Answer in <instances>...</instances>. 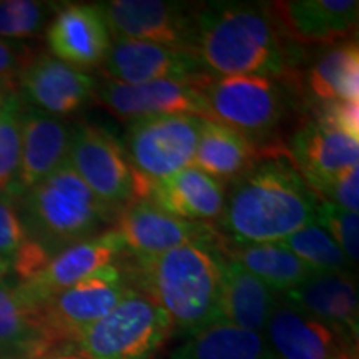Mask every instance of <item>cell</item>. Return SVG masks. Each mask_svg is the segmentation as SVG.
Wrapping results in <instances>:
<instances>
[{"label": "cell", "instance_id": "obj_35", "mask_svg": "<svg viewBox=\"0 0 359 359\" xmlns=\"http://www.w3.org/2000/svg\"><path fill=\"white\" fill-rule=\"evenodd\" d=\"M359 168L354 167L348 172L341 173L339 177L331 180L323 190L318 193V196L331 203L348 210V212L358 213L359 210Z\"/></svg>", "mask_w": 359, "mask_h": 359}, {"label": "cell", "instance_id": "obj_38", "mask_svg": "<svg viewBox=\"0 0 359 359\" xmlns=\"http://www.w3.org/2000/svg\"><path fill=\"white\" fill-rule=\"evenodd\" d=\"M11 269H12L11 263H7L6 259L0 258V283H2V280L8 275V273H11Z\"/></svg>", "mask_w": 359, "mask_h": 359}, {"label": "cell", "instance_id": "obj_15", "mask_svg": "<svg viewBox=\"0 0 359 359\" xmlns=\"http://www.w3.org/2000/svg\"><path fill=\"white\" fill-rule=\"evenodd\" d=\"M95 100L125 122L156 115H193L210 120L206 98L198 85L182 82L120 83L107 79L98 83Z\"/></svg>", "mask_w": 359, "mask_h": 359}, {"label": "cell", "instance_id": "obj_30", "mask_svg": "<svg viewBox=\"0 0 359 359\" xmlns=\"http://www.w3.org/2000/svg\"><path fill=\"white\" fill-rule=\"evenodd\" d=\"M278 243L290 250L314 273H349V259L343 250L316 223L308 224Z\"/></svg>", "mask_w": 359, "mask_h": 359}, {"label": "cell", "instance_id": "obj_24", "mask_svg": "<svg viewBox=\"0 0 359 359\" xmlns=\"http://www.w3.org/2000/svg\"><path fill=\"white\" fill-rule=\"evenodd\" d=\"M48 351L40 306L19 286L0 283V359H39Z\"/></svg>", "mask_w": 359, "mask_h": 359}, {"label": "cell", "instance_id": "obj_19", "mask_svg": "<svg viewBox=\"0 0 359 359\" xmlns=\"http://www.w3.org/2000/svg\"><path fill=\"white\" fill-rule=\"evenodd\" d=\"M135 198L150 201L187 222L212 224L223 215L226 187L201 170L188 167L158 182L135 178Z\"/></svg>", "mask_w": 359, "mask_h": 359}, {"label": "cell", "instance_id": "obj_22", "mask_svg": "<svg viewBox=\"0 0 359 359\" xmlns=\"http://www.w3.org/2000/svg\"><path fill=\"white\" fill-rule=\"evenodd\" d=\"M280 298L314 320L358 339L359 299L351 273H313Z\"/></svg>", "mask_w": 359, "mask_h": 359}, {"label": "cell", "instance_id": "obj_13", "mask_svg": "<svg viewBox=\"0 0 359 359\" xmlns=\"http://www.w3.org/2000/svg\"><path fill=\"white\" fill-rule=\"evenodd\" d=\"M17 85V93L25 105L62 118L77 114L95 100L98 82L85 70L40 53L24 65Z\"/></svg>", "mask_w": 359, "mask_h": 359}, {"label": "cell", "instance_id": "obj_3", "mask_svg": "<svg viewBox=\"0 0 359 359\" xmlns=\"http://www.w3.org/2000/svg\"><path fill=\"white\" fill-rule=\"evenodd\" d=\"M195 52L213 77L262 75L281 80L291 60L264 6L203 4L196 13Z\"/></svg>", "mask_w": 359, "mask_h": 359}, {"label": "cell", "instance_id": "obj_23", "mask_svg": "<svg viewBox=\"0 0 359 359\" xmlns=\"http://www.w3.org/2000/svg\"><path fill=\"white\" fill-rule=\"evenodd\" d=\"M280 294L251 275L240 263L224 257L222 271L219 321L263 333Z\"/></svg>", "mask_w": 359, "mask_h": 359}, {"label": "cell", "instance_id": "obj_11", "mask_svg": "<svg viewBox=\"0 0 359 359\" xmlns=\"http://www.w3.org/2000/svg\"><path fill=\"white\" fill-rule=\"evenodd\" d=\"M102 69L109 80L128 85L182 82L201 88L213 77L193 50L130 39H114Z\"/></svg>", "mask_w": 359, "mask_h": 359}, {"label": "cell", "instance_id": "obj_10", "mask_svg": "<svg viewBox=\"0 0 359 359\" xmlns=\"http://www.w3.org/2000/svg\"><path fill=\"white\" fill-rule=\"evenodd\" d=\"M98 6L114 39L142 40L195 52L198 7L193 4L165 0H110Z\"/></svg>", "mask_w": 359, "mask_h": 359}, {"label": "cell", "instance_id": "obj_25", "mask_svg": "<svg viewBox=\"0 0 359 359\" xmlns=\"http://www.w3.org/2000/svg\"><path fill=\"white\" fill-rule=\"evenodd\" d=\"M262 150L231 127L203 120L191 167L222 183L235 182L263 158Z\"/></svg>", "mask_w": 359, "mask_h": 359}, {"label": "cell", "instance_id": "obj_17", "mask_svg": "<svg viewBox=\"0 0 359 359\" xmlns=\"http://www.w3.org/2000/svg\"><path fill=\"white\" fill-rule=\"evenodd\" d=\"M266 11L278 34L299 45H336L356 30L358 0H283Z\"/></svg>", "mask_w": 359, "mask_h": 359}, {"label": "cell", "instance_id": "obj_31", "mask_svg": "<svg viewBox=\"0 0 359 359\" xmlns=\"http://www.w3.org/2000/svg\"><path fill=\"white\" fill-rule=\"evenodd\" d=\"M57 7L34 0H4L0 2V39L35 37L47 25Z\"/></svg>", "mask_w": 359, "mask_h": 359}, {"label": "cell", "instance_id": "obj_1", "mask_svg": "<svg viewBox=\"0 0 359 359\" xmlns=\"http://www.w3.org/2000/svg\"><path fill=\"white\" fill-rule=\"evenodd\" d=\"M218 241H195L122 264L135 291L163 309L172 336H190L219 321L224 255Z\"/></svg>", "mask_w": 359, "mask_h": 359}, {"label": "cell", "instance_id": "obj_32", "mask_svg": "<svg viewBox=\"0 0 359 359\" xmlns=\"http://www.w3.org/2000/svg\"><path fill=\"white\" fill-rule=\"evenodd\" d=\"M316 224L336 241L351 263L359 259V217L318 196Z\"/></svg>", "mask_w": 359, "mask_h": 359}, {"label": "cell", "instance_id": "obj_4", "mask_svg": "<svg viewBox=\"0 0 359 359\" xmlns=\"http://www.w3.org/2000/svg\"><path fill=\"white\" fill-rule=\"evenodd\" d=\"M27 240L50 257L110 230L118 212L93 195L69 161L15 201Z\"/></svg>", "mask_w": 359, "mask_h": 359}, {"label": "cell", "instance_id": "obj_33", "mask_svg": "<svg viewBox=\"0 0 359 359\" xmlns=\"http://www.w3.org/2000/svg\"><path fill=\"white\" fill-rule=\"evenodd\" d=\"M27 241L15 200L0 195V258L11 263Z\"/></svg>", "mask_w": 359, "mask_h": 359}, {"label": "cell", "instance_id": "obj_5", "mask_svg": "<svg viewBox=\"0 0 359 359\" xmlns=\"http://www.w3.org/2000/svg\"><path fill=\"white\" fill-rule=\"evenodd\" d=\"M172 336V323L158 304L132 290L102 320L79 336L74 348L87 359H154Z\"/></svg>", "mask_w": 359, "mask_h": 359}, {"label": "cell", "instance_id": "obj_39", "mask_svg": "<svg viewBox=\"0 0 359 359\" xmlns=\"http://www.w3.org/2000/svg\"><path fill=\"white\" fill-rule=\"evenodd\" d=\"M13 88H7V87H2V85H0V107H2V103H4V98H6V95L8 92H12Z\"/></svg>", "mask_w": 359, "mask_h": 359}, {"label": "cell", "instance_id": "obj_21", "mask_svg": "<svg viewBox=\"0 0 359 359\" xmlns=\"http://www.w3.org/2000/svg\"><path fill=\"white\" fill-rule=\"evenodd\" d=\"M70 133L72 128L62 118L24 103L17 198L64 163L69 155Z\"/></svg>", "mask_w": 359, "mask_h": 359}, {"label": "cell", "instance_id": "obj_27", "mask_svg": "<svg viewBox=\"0 0 359 359\" xmlns=\"http://www.w3.org/2000/svg\"><path fill=\"white\" fill-rule=\"evenodd\" d=\"M168 359H276L263 333L215 323L190 336Z\"/></svg>", "mask_w": 359, "mask_h": 359}, {"label": "cell", "instance_id": "obj_37", "mask_svg": "<svg viewBox=\"0 0 359 359\" xmlns=\"http://www.w3.org/2000/svg\"><path fill=\"white\" fill-rule=\"evenodd\" d=\"M39 359H87L85 356H82L77 349L74 346H60L52 349V351L45 353L42 358Z\"/></svg>", "mask_w": 359, "mask_h": 359}, {"label": "cell", "instance_id": "obj_26", "mask_svg": "<svg viewBox=\"0 0 359 359\" xmlns=\"http://www.w3.org/2000/svg\"><path fill=\"white\" fill-rule=\"evenodd\" d=\"M219 250L226 258L240 263L251 275L262 280L276 294H285L313 275L298 257L276 243H235L219 241Z\"/></svg>", "mask_w": 359, "mask_h": 359}, {"label": "cell", "instance_id": "obj_14", "mask_svg": "<svg viewBox=\"0 0 359 359\" xmlns=\"http://www.w3.org/2000/svg\"><path fill=\"white\" fill-rule=\"evenodd\" d=\"M115 230L133 257H154L195 241H218L217 228L177 218L147 200L135 198L116 215Z\"/></svg>", "mask_w": 359, "mask_h": 359}, {"label": "cell", "instance_id": "obj_20", "mask_svg": "<svg viewBox=\"0 0 359 359\" xmlns=\"http://www.w3.org/2000/svg\"><path fill=\"white\" fill-rule=\"evenodd\" d=\"M286 158L318 195L331 180L358 167L359 140L311 120L291 137Z\"/></svg>", "mask_w": 359, "mask_h": 359}, {"label": "cell", "instance_id": "obj_8", "mask_svg": "<svg viewBox=\"0 0 359 359\" xmlns=\"http://www.w3.org/2000/svg\"><path fill=\"white\" fill-rule=\"evenodd\" d=\"M205 118L156 115L128 122L122 143L135 178L158 182L193 165Z\"/></svg>", "mask_w": 359, "mask_h": 359}, {"label": "cell", "instance_id": "obj_18", "mask_svg": "<svg viewBox=\"0 0 359 359\" xmlns=\"http://www.w3.org/2000/svg\"><path fill=\"white\" fill-rule=\"evenodd\" d=\"M114 37L98 4H67L57 7L47 27L52 57L80 70L102 67Z\"/></svg>", "mask_w": 359, "mask_h": 359}, {"label": "cell", "instance_id": "obj_34", "mask_svg": "<svg viewBox=\"0 0 359 359\" xmlns=\"http://www.w3.org/2000/svg\"><path fill=\"white\" fill-rule=\"evenodd\" d=\"M314 120L359 140V100L323 102Z\"/></svg>", "mask_w": 359, "mask_h": 359}, {"label": "cell", "instance_id": "obj_6", "mask_svg": "<svg viewBox=\"0 0 359 359\" xmlns=\"http://www.w3.org/2000/svg\"><path fill=\"white\" fill-rule=\"evenodd\" d=\"M201 92L208 103L210 120L236 130L258 148L259 140L273 137L286 114V97L281 80L276 79L262 75L212 77Z\"/></svg>", "mask_w": 359, "mask_h": 359}, {"label": "cell", "instance_id": "obj_16", "mask_svg": "<svg viewBox=\"0 0 359 359\" xmlns=\"http://www.w3.org/2000/svg\"><path fill=\"white\" fill-rule=\"evenodd\" d=\"M125 253L127 250L122 236L115 228H110L100 235L58 251L37 275L17 286L30 302L42 306L60 291L70 288L109 264H115Z\"/></svg>", "mask_w": 359, "mask_h": 359}, {"label": "cell", "instance_id": "obj_36", "mask_svg": "<svg viewBox=\"0 0 359 359\" xmlns=\"http://www.w3.org/2000/svg\"><path fill=\"white\" fill-rule=\"evenodd\" d=\"M34 55H30L29 48L25 45L0 39V85L7 88H13L20 70L24 69V65Z\"/></svg>", "mask_w": 359, "mask_h": 359}, {"label": "cell", "instance_id": "obj_29", "mask_svg": "<svg viewBox=\"0 0 359 359\" xmlns=\"http://www.w3.org/2000/svg\"><path fill=\"white\" fill-rule=\"evenodd\" d=\"M22 110L17 90L8 92L0 107V195L17 200V178L22 151Z\"/></svg>", "mask_w": 359, "mask_h": 359}, {"label": "cell", "instance_id": "obj_28", "mask_svg": "<svg viewBox=\"0 0 359 359\" xmlns=\"http://www.w3.org/2000/svg\"><path fill=\"white\" fill-rule=\"evenodd\" d=\"M308 88L318 102L358 100L359 48L356 40L336 43L308 72Z\"/></svg>", "mask_w": 359, "mask_h": 359}, {"label": "cell", "instance_id": "obj_12", "mask_svg": "<svg viewBox=\"0 0 359 359\" xmlns=\"http://www.w3.org/2000/svg\"><path fill=\"white\" fill-rule=\"evenodd\" d=\"M276 359H358V339L278 299L263 331Z\"/></svg>", "mask_w": 359, "mask_h": 359}, {"label": "cell", "instance_id": "obj_7", "mask_svg": "<svg viewBox=\"0 0 359 359\" xmlns=\"http://www.w3.org/2000/svg\"><path fill=\"white\" fill-rule=\"evenodd\" d=\"M132 290L127 271L116 262L52 296L40 306L50 348L74 346L87 327L107 316Z\"/></svg>", "mask_w": 359, "mask_h": 359}, {"label": "cell", "instance_id": "obj_9", "mask_svg": "<svg viewBox=\"0 0 359 359\" xmlns=\"http://www.w3.org/2000/svg\"><path fill=\"white\" fill-rule=\"evenodd\" d=\"M67 161L93 195L116 212L135 198L132 165L109 130L92 123L72 128Z\"/></svg>", "mask_w": 359, "mask_h": 359}, {"label": "cell", "instance_id": "obj_2", "mask_svg": "<svg viewBox=\"0 0 359 359\" xmlns=\"http://www.w3.org/2000/svg\"><path fill=\"white\" fill-rule=\"evenodd\" d=\"M318 195L286 155L263 156L226 190L222 226L235 243H276L316 223Z\"/></svg>", "mask_w": 359, "mask_h": 359}]
</instances>
